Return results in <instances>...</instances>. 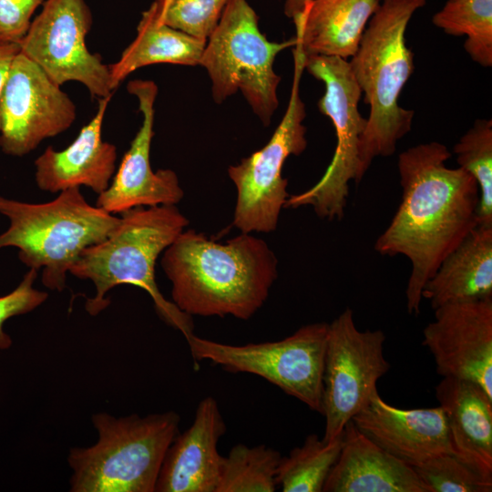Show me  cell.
Listing matches in <instances>:
<instances>
[{
	"instance_id": "30",
	"label": "cell",
	"mask_w": 492,
	"mask_h": 492,
	"mask_svg": "<svg viewBox=\"0 0 492 492\" xmlns=\"http://www.w3.org/2000/svg\"><path fill=\"white\" fill-rule=\"evenodd\" d=\"M37 272L29 269L16 288L0 296V350H7L12 345V338L4 330L5 323L14 316L34 311L48 297L46 292L34 287Z\"/></svg>"
},
{
	"instance_id": "21",
	"label": "cell",
	"mask_w": 492,
	"mask_h": 492,
	"mask_svg": "<svg viewBox=\"0 0 492 492\" xmlns=\"http://www.w3.org/2000/svg\"><path fill=\"white\" fill-rule=\"evenodd\" d=\"M380 0H312L295 19V39L305 56L343 59L358 48Z\"/></svg>"
},
{
	"instance_id": "19",
	"label": "cell",
	"mask_w": 492,
	"mask_h": 492,
	"mask_svg": "<svg viewBox=\"0 0 492 492\" xmlns=\"http://www.w3.org/2000/svg\"><path fill=\"white\" fill-rule=\"evenodd\" d=\"M323 492H431L413 466L396 458L351 420Z\"/></svg>"
},
{
	"instance_id": "18",
	"label": "cell",
	"mask_w": 492,
	"mask_h": 492,
	"mask_svg": "<svg viewBox=\"0 0 492 492\" xmlns=\"http://www.w3.org/2000/svg\"><path fill=\"white\" fill-rule=\"evenodd\" d=\"M110 99H98L96 114L69 146L62 150L49 146L35 160L36 182L41 190L55 193L84 186L99 195L108 188L117 161L116 146L102 138Z\"/></svg>"
},
{
	"instance_id": "17",
	"label": "cell",
	"mask_w": 492,
	"mask_h": 492,
	"mask_svg": "<svg viewBox=\"0 0 492 492\" xmlns=\"http://www.w3.org/2000/svg\"><path fill=\"white\" fill-rule=\"evenodd\" d=\"M226 424L218 402L202 399L192 424L169 446L158 477V492H216L222 456L218 450Z\"/></svg>"
},
{
	"instance_id": "4",
	"label": "cell",
	"mask_w": 492,
	"mask_h": 492,
	"mask_svg": "<svg viewBox=\"0 0 492 492\" xmlns=\"http://www.w3.org/2000/svg\"><path fill=\"white\" fill-rule=\"evenodd\" d=\"M119 218L114 231L103 241L85 249L69 271L95 285L96 294L87 300L86 311L98 314L108 306L106 295L112 288L134 285L148 292L160 318L186 339L193 334L192 318L161 294L155 266L159 256L188 226V219L176 205L137 207Z\"/></svg>"
},
{
	"instance_id": "8",
	"label": "cell",
	"mask_w": 492,
	"mask_h": 492,
	"mask_svg": "<svg viewBox=\"0 0 492 492\" xmlns=\"http://www.w3.org/2000/svg\"><path fill=\"white\" fill-rule=\"evenodd\" d=\"M304 69L324 84L318 101L319 111L328 117L335 129L336 146L323 177L304 192L290 195L283 208L313 207L316 215L329 220H342L349 196V184L357 185L360 174L359 149L366 118L359 111L362 91L348 61L337 56H305Z\"/></svg>"
},
{
	"instance_id": "9",
	"label": "cell",
	"mask_w": 492,
	"mask_h": 492,
	"mask_svg": "<svg viewBox=\"0 0 492 492\" xmlns=\"http://www.w3.org/2000/svg\"><path fill=\"white\" fill-rule=\"evenodd\" d=\"M327 335L328 323H314L275 342L233 345L194 333L186 341L195 361L258 375L322 415Z\"/></svg>"
},
{
	"instance_id": "27",
	"label": "cell",
	"mask_w": 492,
	"mask_h": 492,
	"mask_svg": "<svg viewBox=\"0 0 492 492\" xmlns=\"http://www.w3.org/2000/svg\"><path fill=\"white\" fill-rule=\"evenodd\" d=\"M458 167L468 172L479 190V225H492V120L477 119L453 149Z\"/></svg>"
},
{
	"instance_id": "11",
	"label": "cell",
	"mask_w": 492,
	"mask_h": 492,
	"mask_svg": "<svg viewBox=\"0 0 492 492\" xmlns=\"http://www.w3.org/2000/svg\"><path fill=\"white\" fill-rule=\"evenodd\" d=\"M384 341L381 330L360 331L350 308L328 323L323 377V440L342 436L346 424L378 392L377 382L390 368L384 356Z\"/></svg>"
},
{
	"instance_id": "3",
	"label": "cell",
	"mask_w": 492,
	"mask_h": 492,
	"mask_svg": "<svg viewBox=\"0 0 492 492\" xmlns=\"http://www.w3.org/2000/svg\"><path fill=\"white\" fill-rule=\"evenodd\" d=\"M425 5V0L380 2L348 62L369 106L359 149L362 178L376 157L393 155L397 142L411 130L415 111L398 103L415 70L405 31L413 15Z\"/></svg>"
},
{
	"instance_id": "20",
	"label": "cell",
	"mask_w": 492,
	"mask_h": 492,
	"mask_svg": "<svg viewBox=\"0 0 492 492\" xmlns=\"http://www.w3.org/2000/svg\"><path fill=\"white\" fill-rule=\"evenodd\" d=\"M435 390L453 455L492 481V398L477 384L454 377H443Z\"/></svg>"
},
{
	"instance_id": "15",
	"label": "cell",
	"mask_w": 492,
	"mask_h": 492,
	"mask_svg": "<svg viewBox=\"0 0 492 492\" xmlns=\"http://www.w3.org/2000/svg\"><path fill=\"white\" fill-rule=\"evenodd\" d=\"M127 89L138 98L142 123L108 188L97 195L96 206L111 214L137 207L176 205L184 196L173 170L154 171L150 164L157 85L150 80L136 79L128 82Z\"/></svg>"
},
{
	"instance_id": "1",
	"label": "cell",
	"mask_w": 492,
	"mask_h": 492,
	"mask_svg": "<svg viewBox=\"0 0 492 492\" xmlns=\"http://www.w3.org/2000/svg\"><path fill=\"white\" fill-rule=\"evenodd\" d=\"M451 152L440 142L411 147L398 156L402 200L377 238L381 255H404L412 265L405 289L410 314L420 313L421 292L443 260L478 225L479 190L460 167L448 168Z\"/></svg>"
},
{
	"instance_id": "33",
	"label": "cell",
	"mask_w": 492,
	"mask_h": 492,
	"mask_svg": "<svg viewBox=\"0 0 492 492\" xmlns=\"http://www.w3.org/2000/svg\"><path fill=\"white\" fill-rule=\"evenodd\" d=\"M312 0H285L283 12L292 20L298 17L311 3Z\"/></svg>"
},
{
	"instance_id": "23",
	"label": "cell",
	"mask_w": 492,
	"mask_h": 492,
	"mask_svg": "<svg viewBox=\"0 0 492 492\" xmlns=\"http://www.w3.org/2000/svg\"><path fill=\"white\" fill-rule=\"evenodd\" d=\"M206 41L193 37L164 24L155 0L145 10L137 27V36L119 59L109 65L115 90L134 71L155 64L198 66Z\"/></svg>"
},
{
	"instance_id": "22",
	"label": "cell",
	"mask_w": 492,
	"mask_h": 492,
	"mask_svg": "<svg viewBox=\"0 0 492 492\" xmlns=\"http://www.w3.org/2000/svg\"><path fill=\"white\" fill-rule=\"evenodd\" d=\"M422 299L448 302L492 298V225H477L425 282Z\"/></svg>"
},
{
	"instance_id": "2",
	"label": "cell",
	"mask_w": 492,
	"mask_h": 492,
	"mask_svg": "<svg viewBox=\"0 0 492 492\" xmlns=\"http://www.w3.org/2000/svg\"><path fill=\"white\" fill-rule=\"evenodd\" d=\"M171 282L172 302L192 316L248 320L263 305L278 276V261L267 243L250 233L220 243L183 231L160 261Z\"/></svg>"
},
{
	"instance_id": "26",
	"label": "cell",
	"mask_w": 492,
	"mask_h": 492,
	"mask_svg": "<svg viewBox=\"0 0 492 492\" xmlns=\"http://www.w3.org/2000/svg\"><path fill=\"white\" fill-rule=\"evenodd\" d=\"M281 457L279 451L265 445H235L222 456L216 492L275 491Z\"/></svg>"
},
{
	"instance_id": "32",
	"label": "cell",
	"mask_w": 492,
	"mask_h": 492,
	"mask_svg": "<svg viewBox=\"0 0 492 492\" xmlns=\"http://www.w3.org/2000/svg\"><path fill=\"white\" fill-rule=\"evenodd\" d=\"M18 52V44L0 42V96L12 61Z\"/></svg>"
},
{
	"instance_id": "12",
	"label": "cell",
	"mask_w": 492,
	"mask_h": 492,
	"mask_svg": "<svg viewBox=\"0 0 492 492\" xmlns=\"http://www.w3.org/2000/svg\"><path fill=\"white\" fill-rule=\"evenodd\" d=\"M92 23L85 0H44L19 50L59 86L77 81L97 100L112 97L109 66L86 44Z\"/></svg>"
},
{
	"instance_id": "6",
	"label": "cell",
	"mask_w": 492,
	"mask_h": 492,
	"mask_svg": "<svg viewBox=\"0 0 492 492\" xmlns=\"http://www.w3.org/2000/svg\"><path fill=\"white\" fill-rule=\"evenodd\" d=\"M97 442L70 449L73 492H153L180 416L168 411L146 416L92 415Z\"/></svg>"
},
{
	"instance_id": "31",
	"label": "cell",
	"mask_w": 492,
	"mask_h": 492,
	"mask_svg": "<svg viewBox=\"0 0 492 492\" xmlns=\"http://www.w3.org/2000/svg\"><path fill=\"white\" fill-rule=\"evenodd\" d=\"M44 0H0V42L18 44Z\"/></svg>"
},
{
	"instance_id": "13",
	"label": "cell",
	"mask_w": 492,
	"mask_h": 492,
	"mask_svg": "<svg viewBox=\"0 0 492 492\" xmlns=\"http://www.w3.org/2000/svg\"><path fill=\"white\" fill-rule=\"evenodd\" d=\"M61 87L19 50L0 96V150L25 156L72 126L77 107Z\"/></svg>"
},
{
	"instance_id": "16",
	"label": "cell",
	"mask_w": 492,
	"mask_h": 492,
	"mask_svg": "<svg viewBox=\"0 0 492 492\" xmlns=\"http://www.w3.org/2000/svg\"><path fill=\"white\" fill-rule=\"evenodd\" d=\"M352 421L375 444L413 467L436 456L453 454L440 406L402 409L387 404L377 392Z\"/></svg>"
},
{
	"instance_id": "24",
	"label": "cell",
	"mask_w": 492,
	"mask_h": 492,
	"mask_svg": "<svg viewBox=\"0 0 492 492\" xmlns=\"http://www.w3.org/2000/svg\"><path fill=\"white\" fill-rule=\"evenodd\" d=\"M343 446V435L331 441L309 435L302 445L282 456L276 474L283 492H323Z\"/></svg>"
},
{
	"instance_id": "7",
	"label": "cell",
	"mask_w": 492,
	"mask_h": 492,
	"mask_svg": "<svg viewBox=\"0 0 492 492\" xmlns=\"http://www.w3.org/2000/svg\"><path fill=\"white\" fill-rule=\"evenodd\" d=\"M296 44L295 37L272 42L259 28V17L247 0H230L206 41L200 66L211 81L212 97L221 103L241 91L264 126L279 106L281 77L273 69L277 55Z\"/></svg>"
},
{
	"instance_id": "29",
	"label": "cell",
	"mask_w": 492,
	"mask_h": 492,
	"mask_svg": "<svg viewBox=\"0 0 492 492\" xmlns=\"http://www.w3.org/2000/svg\"><path fill=\"white\" fill-rule=\"evenodd\" d=\"M167 26L207 41L230 0H157Z\"/></svg>"
},
{
	"instance_id": "5",
	"label": "cell",
	"mask_w": 492,
	"mask_h": 492,
	"mask_svg": "<svg viewBox=\"0 0 492 492\" xmlns=\"http://www.w3.org/2000/svg\"><path fill=\"white\" fill-rule=\"evenodd\" d=\"M0 213L9 220L0 234V249H18L21 262L42 270L43 285L56 292L65 289L67 274L83 251L103 241L120 219L90 205L80 188L62 190L45 203L0 196Z\"/></svg>"
},
{
	"instance_id": "14",
	"label": "cell",
	"mask_w": 492,
	"mask_h": 492,
	"mask_svg": "<svg viewBox=\"0 0 492 492\" xmlns=\"http://www.w3.org/2000/svg\"><path fill=\"white\" fill-rule=\"evenodd\" d=\"M423 331L436 373L473 382L492 398V298L443 304Z\"/></svg>"
},
{
	"instance_id": "28",
	"label": "cell",
	"mask_w": 492,
	"mask_h": 492,
	"mask_svg": "<svg viewBox=\"0 0 492 492\" xmlns=\"http://www.w3.org/2000/svg\"><path fill=\"white\" fill-rule=\"evenodd\" d=\"M431 492H491L487 480L453 454L436 456L414 466Z\"/></svg>"
},
{
	"instance_id": "25",
	"label": "cell",
	"mask_w": 492,
	"mask_h": 492,
	"mask_svg": "<svg viewBox=\"0 0 492 492\" xmlns=\"http://www.w3.org/2000/svg\"><path fill=\"white\" fill-rule=\"evenodd\" d=\"M432 22L447 35L466 36L470 58L484 67L492 66V0H447Z\"/></svg>"
},
{
	"instance_id": "10",
	"label": "cell",
	"mask_w": 492,
	"mask_h": 492,
	"mask_svg": "<svg viewBox=\"0 0 492 492\" xmlns=\"http://www.w3.org/2000/svg\"><path fill=\"white\" fill-rule=\"evenodd\" d=\"M305 56L296 43L293 46V80L285 113L261 149L228 169L237 190L232 225L241 232H272L290 196L288 181L282 177L283 165L291 155L302 154L307 147L305 105L300 95V82Z\"/></svg>"
}]
</instances>
